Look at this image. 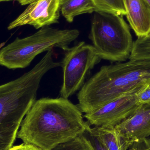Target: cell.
Listing matches in <instances>:
<instances>
[{
    "mask_svg": "<svg viewBox=\"0 0 150 150\" xmlns=\"http://www.w3.org/2000/svg\"></svg>",
    "mask_w": 150,
    "mask_h": 150,
    "instance_id": "obj_23",
    "label": "cell"
},
{
    "mask_svg": "<svg viewBox=\"0 0 150 150\" xmlns=\"http://www.w3.org/2000/svg\"><path fill=\"white\" fill-rule=\"evenodd\" d=\"M19 1V0H0V2H1L8 1Z\"/></svg>",
    "mask_w": 150,
    "mask_h": 150,
    "instance_id": "obj_21",
    "label": "cell"
},
{
    "mask_svg": "<svg viewBox=\"0 0 150 150\" xmlns=\"http://www.w3.org/2000/svg\"><path fill=\"white\" fill-rule=\"evenodd\" d=\"M93 13L89 38L100 59L112 62L127 59L134 41L123 16L102 11Z\"/></svg>",
    "mask_w": 150,
    "mask_h": 150,
    "instance_id": "obj_5",
    "label": "cell"
},
{
    "mask_svg": "<svg viewBox=\"0 0 150 150\" xmlns=\"http://www.w3.org/2000/svg\"><path fill=\"white\" fill-rule=\"evenodd\" d=\"M61 61L63 82L60 91L61 97L68 99L80 90L91 70L101 59L93 45L80 41L71 47L64 49Z\"/></svg>",
    "mask_w": 150,
    "mask_h": 150,
    "instance_id": "obj_6",
    "label": "cell"
},
{
    "mask_svg": "<svg viewBox=\"0 0 150 150\" xmlns=\"http://www.w3.org/2000/svg\"><path fill=\"white\" fill-rule=\"evenodd\" d=\"M129 150H150V138L134 143Z\"/></svg>",
    "mask_w": 150,
    "mask_h": 150,
    "instance_id": "obj_18",
    "label": "cell"
},
{
    "mask_svg": "<svg viewBox=\"0 0 150 150\" xmlns=\"http://www.w3.org/2000/svg\"><path fill=\"white\" fill-rule=\"evenodd\" d=\"M54 53L47 52L39 62L20 77L0 85V150L13 146L23 118L36 100L44 75L60 67L54 60Z\"/></svg>",
    "mask_w": 150,
    "mask_h": 150,
    "instance_id": "obj_2",
    "label": "cell"
},
{
    "mask_svg": "<svg viewBox=\"0 0 150 150\" xmlns=\"http://www.w3.org/2000/svg\"><path fill=\"white\" fill-rule=\"evenodd\" d=\"M147 84L119 96L95 111L85 114L83 117L90 125L115 127L132 115L141 105L137 102V94Z\"/></svg>",
    "mask_w": 150,
    "mask_h": 150,
    "instance_id": "obj_7",
    "label": "cell"
},
{
    "mask_svg": "<svg viewBox=\"0 0 150 150\" xmlns=\"http://www.w3.org/2000/svg\"><path fill=\"white\" fill-rule=\"evenodd\" d=\"M145 1L148 3V4L149 5L150 7V0H145Z\"/></svg>",
    "mask_w": 150,
    "mask_h": 150,
    "instance_id": "obj_22",
    "label": "cell"
},
{
    "mask_svg": "<svg viewBox=\"0 0 150 150\" xmlns=\"http://www.w3.org/2000/svg\"><path fill=\"white\" fill-rule=\"evenodd\" d=\"M137 102L140 105L150 104V83H148L137 94Z\"/></svg>",
    "mask_w": 150,
    "mask_h": 150,
    "instance_id": "obj_16",
    "label": "cell"
},
{
    "mask_svg": "<svg viewBox=\"0 0 150 150\" xmlns=\"http://www.w3.org/2000/svg\"><path fill=\"white\" fill-rule=\"evenodd\" d=\"M90 127L68 99L44 98L36 100L27 112L17 137L41 150H51L83 134Z\"/></svg>",
    "mask_w": 150,
    "mask_h": 150,
    "instance_id": "obj_1",
    "label": "cell"
},
{
    "mask_svg": "<svg viewBox=\"0 0 150 150\" xmlns=\"http://www.w3.org/2000/svg\"><path fill=\"white\" fill-rule=\"evenodd\" d=\"M90 130L108 150H129L133 144L121 136L115 127H94Z\"/></svg>",
    "mask_w": 150,
    "mask_h": 150,
    "instance_id": "obj_11",
    "label": "cell"
},
{
    "mask_svg": "<svg viewBox=\"0 0 150 150\" xmlns=\"http://www.w3.org/2000/svg\"><path fill=\"white\" fill-rule=\"evenodd\" d=\"M34 1V0H19L18 2L21 5H25L30 4Z\"/></svg>",
    "mask_w": 150,
    "mask_h": 150,
    "instance_id": "obj_20",
    "label": "cell"
},
{
    "mask_svg": "<svg viewBox=\"0 0 150 150\" xmlns=\"http://www.w3.org/2000/svg\"><path fill=\"white\" fill-rule=\"evenodd\" d=\"M60 11L69 23L74 21L75 17L97 11L92 0H60Z\"/></svg>",
    "mask_w": 150,
    "mask_h": 150,
    "instance_id": "obj_12",
    "label": "cell"
},
{
    "mask_svg": "<svg viewBox=\"0 0 150 150\" xmlns=\"http://www.w3.org/2000/svg\"><path fill=\"white\" fill-rule=\"evenodd\" d=\"M127 19L137 38L150 35V7L145 0H123Z\"/></svg>",
    "mask_w": 150,
    "mask_h": 150,
    "instance_id": "obj_10",
    "label": "cell"
},
{
    "mask_svg": "<svg viewBox=\"0 0 150 150\" xmlns=\"http://www.w3.org/2000/svg\"><path fill=\"white\" fill-rule=\"evenodd\" d=\"M130 59L150 60V35L137 38L133 43Z\"/></svg>",
    "mask_w": 150,
    "mask_h": 150,
    "instance_id": "obj_14",
    "label": "cell"
},
{
    "mask_svg": "<svg viewBox=\"0 0 150 150\" xmlns=\"http://www.w3.org/2000/svg\"><path fill=\"white\" fill-rule=\"evenodd\" d=\"M51 150H93V149L90 141L83 134L70 141L59 144Z\"/></svg>",
    "mask_w": 150,
    "mask_h": 150,
    "instance_id": "obj_15",
    "label": "cell"
},
{
    "mask_svg": "<svg viewBox=\"0 0 150 150\" xmlns=\"http://www.w3.org/2000/svg\"><path fill=\"white\" fill-rule=\"evenodd\" d=\"M79 35L76 29L59 30L49 26L29 37L17 38L0 50V65L9 69H23L45 52L59 47L64 50Z\"/></svg>",
    "mask_w": 150,
    "mask_h": 150,
    "instance_id": "obj_4",
    "label": "cell"
},
{
    "mask_svg": "<svg viewBox=\"0 0 150 150\" xmlns=\"http://www.w3.org/2000/svg\"><path fill=\"white\" fill-rule=\"evenodd\" d=\"M121 136L133 144L150 136V104L141 105L130 116L115 127Z\"/></svg>",
    "mask_w": 150,
    "mask_h": 150,
    "instance_id": "obj_9",
    "label": "cell"
},
{
    "mask_svg": "<svg viewBox=\"0 0 150 150\" xmlns=\"http://www.w3.org/2000/svg\"><path fill=\"white\" fill-rule=\"evenodd\" d=\"M97 11L112 13L119 16H126L127 11L123 0H92Z\"/></svg>",
    "mask_w": 150,
    "mask_h": 150,
    "instance_id": "obj_13",
    "label": "cell"
},
{
    "mask_svg": "<svg viewBox=\"0 0 150 150\" xmlns=\"http://www.w3.org/2000/svg\"><path fill=\"white\" fill-rule=\"evenodd\" d=\"M150 81V60L129 59L127 62L102 66L79 90L77 106L84 113L91 112Z\"/></svg>",
    "mask_w": 150,
    "mask_h": 150,
    "instance_id": "obj_3",
    "label": "cell"
},
{
    "mask_svg": "<svg viewBox=\"0 0 150 150\" xmlns=\"http://www.w3.org/2000/svg\"><path fill=\"white\" fill-rule=\"evenodd\" d=\"M90 127H89L83 134L90 141L93 150H108L96 137L91 132L90 130Z\"/></svg>",
    "mask_w": 150,
    "mask_h": 150,
    "instance_id": "obj_17",
    "label": "cell"
},
{
    "mask_svg": "<svg viewBox=\"0 0 150 150\" xmlns=\"http://www.w3.org/2000/svg\"><path fill=\"white\" fill-rule=\"evenodd\" d=\"M60 0H34L8 26V30L23 25L36 29L59 22Z\"/></svg>",
    "mask_w": 150,
    "mask_h": 150,
    "instance_id": "obj_8",
    "label": "cell"
},
{
    "mask_svg": "<svg viewBox=\"0 0 150 150\" xmlns=\"http://www.w3.org/2000/svg\"><path fill=\"white\" fill-rule=\"evenodd\" d=\"M9 150H42L40 148L32 145L23 143L17 146H12Z\"/></svg>",
    "mask_w": 150,
    "mask_h": 150,
    "instance_id": "obj_19",
    "label": "cell"
}]
</instances>
